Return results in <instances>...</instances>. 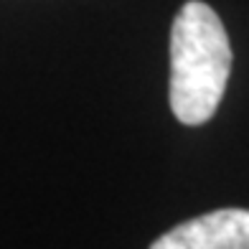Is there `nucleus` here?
Here are the masks:
<instances>
[{
	"instance_id": "obj_2",
	"label": "nucleus",
	"mask_w": 249,
	"mask_h": 249,
	"mask_svg": "<svg viewBox=\"0 0 249 249\" xmlns=\"http://www.w3.org/2000/svg\"><path fill=\"white\" fill-rule=\"evenodd\" d=\"M150 249H249V209H216L194 216L158 236Z\"/></svg>"
},
{
	"instance_id": "obj_1",
	"label": "nucleus",
	"mask_w": 249,
	"mask_h": 249,
	"mask_svg": "<svg viewBox=\"0 0 249 249\" xmlns=\"http://www.w3.org/2000/svg\"><path fill=\"white\" fill-rule=\"evenodd\" d=\"M231 71L229 36L211 5L188 0L171 28L168 99L178 122L188 127L209 122L221 105Z\"/></svg>"
}]
</instances>
